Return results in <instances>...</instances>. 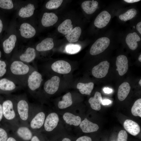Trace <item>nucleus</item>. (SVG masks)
Returning a JSON list of instances; mask_svg holds the SVG:
<instances>
[{
    "label": "nucleus",
    "mask_w": 141,
    "mask_h": 141,
    "mask_svg": "<svg viewBox=\"0 0 141 141\" xmlns=\"http://www.w3.org/2000/svg\"><path fill=\"white\" fill-rule=\"evenodd\" d=\"M73 26L71 20L69 19H67L60 25L58 27V30L59 32L66 35L69 33L73 29Z\"/></svg>",
    "instance_id": "obj_28"
},
{
    "label": "nucleus",
    "mask_w": 141,
    "mask_h": 141,
    "mask_svg": "<svg viewBox=\"0 0 141 141\" xmlns=\"http://www.w3.org/2000/svg\"><path fill=\"white\" fill-rule=\"evenodd\" d=\"M16 132L19 137L26 141L31 140L33 136L31 128L26 126H20L16 129Z\"/></svg>",
    "instance_id": "obj_17"
},
{
    "label": "nucleus",
    "mask_w": 141,
    "mask_h": 141,
    "mask_svg": "<svg viewBox=\"0 0 141 141\" xmlns=\"http://www.w3.org/2000/svg\"><path fill=\"white\" fill-rule=\"evenodd\" d=\"M51 68L54 71L61 74L68 73L71 70L70 64L63 60H58L52 64Z\"/></svg>",
    "instance_id": "obj_9"
},
{
    "label": "nucleus",
    "mask_w": 141,
    "mask_h": 141,
    "mask_svg": "<svg viewBox=\"0 0 141 141\" xmlns=\"http://www.w3.org/2000/svg\"><path fill=\"white\" fill-rule=\"evenodd\" d=\"M20 30L21 36L26 38L33 37L36 33L35 28L30 24L27 23L21 24Z\"/></svg>",
    "instance_id": "obj_16"
},
{
    "label": "nucleus",
    "mask_w": 141,
    "mask_h": 141,
    "mask_svg": "<svg viewBox=\"0 0 141 141\" xmlns=\"http://www.w3.org/2000/svg\"><path fill=\"white\" fill-rule=\"evenodd\" d=\"M3 27V24L2 21L0 19V33L1 32Z\"/></svg>",
    "instance_id": "obj_48"
},
{
    "label": "nucleus",
    "mask_w": 141,
    "mask_h": 141,
    "mask_svg": "<svg viewBox=\"0 0 141 141\" xmlns=\"http://www.w3.org/2000/svg\"><path fill=\"white\" fill-rule=\"evenodd\" d=\"M63 118L66 123L70 125L78 126L80 125L81 122L80 117L68 112L64 114Z\"/></svg>",
    "instance_id": "obj_26"
},
{
    "label": "nucleus",
    "mask_w": 141,
    "mask_h": 141,
    "mask_svg": "<svg viewBox=\"0 0 141 141\" xmlns=\"http://www.w3.org/2000/svg\"><path fill=\"white\" fill-rule=\"evenodd\" d=\"M127 138L126 132L124 130H121L118 133L117 141H127Z\"/></svg>",
    "instance_id": "obj_38"
},
{
    "label": "nucleus",
    "mask_w": 141,
    "mask_h": 141,
    "mask_svg": "<svg viewBox=\"0 0 141 141\" xmlns=\"http://www.w3.org/2000/svg\"><path fill=\"white\" fill-rule=\"evenodd\" d=\"M133 115L141 117V99L137 100L134 103L131 109Z\"/></svg>",
    "instance_id": "obj_33"
},
{
    "label": "nucleus",
    "mask_w": 141,
    "mask_h": 141,
    "mask_svg": "<svg viewBox=\"0 0 141 141\" xmlns=\"http://www.w3.org/2000/svg\"><path fill=\"white\" fill-rule=\"evenodd\" d=\"M34 10V5L29 3L25 7L21 8L19 11L18 14L22 18L29 17L33 14Z\"/></svg>",
    "instance_id": "obj_29"
},
{
    "label": "nucleus",
    "mask_w": 141,
    "mask_h": 141,
    "mask_svg": "<svg viewBox=\"0 0 141 141\" xmlns=\"http://www.w3.org/2000/svg\"><path fill=\"white\" fill-rule=\"evenodd\" d=\"M63 1L62 0H50L46 4L45 7L49 9H57L60 6Z\"/></svg>",
    "instance_id": "obj_35"
},
{
    "label": "nucleus",
    "mask_w": 141,
    "mask_h": 141,
    "mask_svg": "<svg viewBox=\"0 0 141 141\" xmlns=\"http://www.w3.org/2000/svg\"><path fill=\"white\" fill-rule=\"evenodd\" d=\"M76 141H92V140L90 137L84 136L78 138Z\"/></svg>",
    "instance_id": "obj_40"
},
{
    "label": "nucleus",
    "mask_w": 141,
    "mask_h": 141,
    "mask_svg": "<svg viewBox=\"0 0 141 141\" xmlns=\"http://www.w3.org/2000/svg\"><path fill=\"white\" fill-rule=\"evenodd\" d=\"M16 39V36L12 34L3 42V46L5 53L9 54L11 52L15 47Z\"/></svg>",
    "instance_id": "obj_20"
},
{
    "label": "nucleus",
    "mask_w": 141,
    "mask_h": 141,
    "mask_svg": "<svg viewBox=\"0 0 141 141\" xmlns=\"http://www.w3.org/2000/svg\"><path fill=\"white\" fill-rule=\"evenodd\" d=\"M81 28L79 27H76L70 32L65 36L67 40L70 43L77 42L81 34Z\"/></svg>",
    "instance_id": "obj_27"
},
{
    "label": "nucleus",
    "mask_w": 141,
    "mask_h": 141,
    "mask_svg": "<svg viewBox=\"0 0 141 141\" xmlns=\"http://www.w3.org/2000/svg\"><path fill=\"white\" fill-rule=\"evenodd\" d=\"M137 13L136 9L132 8L128 10L124 13L120 15L119 17L121 20L126 21L134 17Z\"/></svg>",
    "instance_id": "obj_32"
},
{
    "label": "nucleus",
    "mask_w": 141,
    "mask_h": 141,
    "mask_svg": "<svg viewBox=\"0 0 141 141\" xmlns=\"http://www.w3.org/2000/svg\"><path fill=\"white\" fill-rule=\"evenodd\" d=\"M111 18V15L108 12L103 11L97 16L95 20L94 24L98 28H102L108 24Z\"/></svg>",
    "instance_id": "obj_12"
},
{
    "label": "nucleus",
    "mask_w": 141,
    "mask_h": 141,
    "mask_svg": "<svg viewBox=\"0 0 141 141\" xmlns=\"http://www.w3.org/2000/svg\"><path fill=\"white\" fill-rule=\"evenodd\" d=\"M43 80L41 74L35 69L29 74L27 81V86L33 92L39 88Z\"/></svg>",
    "instance_id": "obj_4"
},
{
    "label": "nucleus",
    "mask_w": 141,
    "mask_h": 141,
    "mask_svg": "<svg viewBox=\"0 0 141 141\" xmlns=\"http://www.w3.org/2000/svg\"><path fill=\"white\" fill-rule=\"evenodd\" d=\"M103 90L105 93L108 94L111 93L113 91L112 89L108 87H105Z\"/></svg>",
    "instance_id": "obj_43"
},
{
    "label": "nucleus",
    "mask_w": 141,
    "mask_h": 141,
    "mask_svg": "<svg viewBox=\"0 0 141 141\" xmlns=\"http://www.w3.org/2000/svg\"><path fill=\"white\" fill-rule=\"evenodd\" d=\"M110 43L109 39L106 37L98 39L91 46L90 51V54L95 55L102 52L108 47Z\"/></svg>",
    "instance_id": "obj_5"
},
{
    "label": "nucleus",
    "mask_w": 141,
    "mask_h": 141,
    "mask_svg": "<svg viewBox=\"0 0 141 141\" xmlns=\"http://www.w3.org/2000/svg\"><path fill=\"white\" fill-rule=\"evenodd\" d=\"M45 115L43 112L38 113L33 117L30 123L31 129L35 130L40 128L44 124Z\"/></svg>",
    "instance_id": "obj_14"
},
{
    "label": "nucleus",
    "mask_w": 141,
    "mask_h": 141,
    "mask_svg": "<svg viewBox=\"0 0 141 141\" xmlns=\"http://www.w3.org/2000/svg\"><path fill=\"white\" fill-rule=\"evenodd\" d=\"M8 138L7 132L3 127L0 126V141H7Z\"/></svg>",
    "instance_id": "obj_39"
},
{
    "label": "nucleus",
    "mask_w": 141,
    "mask_h": 141,
    "mask_svg": "<svg viewBox=\"0 0 141 141\" xmlns=\"http://www.w3.org/2000/svg\"><path fill=\"white\" fill-rule=\"evenodd\" d=\"M124 1L128 3H132L134 2H139L140 1V0H124Z\"/></svg>",
    "instance_id": "obj_46"
},
{
    "label": "nucleus",
    "mask_w": 141,
    "mask_h": 141,
    "mask_svg": "<svg viewBox=\"0 0 141 141\" xmlns=\"http://www.w3.org/2000/svg\"><path fill=\"white\" fill-rule=\"evenodd\" d=\"M138 60L140 62H141V55H140L138 57Z\"/></svg>",
    "instance_id": "obj_50"
},
{
    "label": "nucleus",
    "mask_w": 141,
    "mask_h": 141,
    "mask_svg": "<svg viewBox=\"0 0 141 141\" xmlns=\"http://www.w3.org/2000/svg\"><path fill=\"white\" fill-rule=\"evenodd\" d=\"M72 103L71 94L68 92L63 96L62 100L58 102V107L61 109L65 108L71 105Z\"/></svg>",
    "instance_id": "obj_31"
},
{
    "label": "nucleus",
    "mask_w": 141,
    "mask_h": 141,
    "mask_svg": "<svg viewBox=\"0 0 141 141\" xmlns=\"http://www.w3.org/2000/svg\"><path fill=\"white\" fill-rule=\"evenodd\" d=\"M101 94L98 91L96 92L93 97L89 99V102L91 108L96 110H99L101 108V104L102 101Z\"/></svg>",
    "instance_id": "obj_22"
},
{
    "label": "nucleus",
    "mask_w": 141,
    "mask_h": 141,
    "mask_svg": "<svg viewBox=\"0 0 141 141\" xmlns=\"http://www.w3.org/2000/svg\"><path fill=\"white\" fill-rule=\"evenodd\" d=\"M125 130L131 134L136 136L140 131V128L138 124L135 122L131 120L127 119L123 124Z\"/></svg>",
    "instance_id": "obj_15"
},
{
    "label": "nucleus",
    "mask_w": 141,
    "mask_h": 141,
    "mask_svg": "<svg viewBox=\"0 0 141 141\" xmlns=\"http://www.w3.org/2000/svg\"><path fill=\"white\" fill-rule=\"evenodd\" d=\"M94 86L93 82L87 83H79L77 84V87L81 94L89 95L93 88Z\"/></svg>",
    "instance_id": "obj_30"
},
{
    "label": "nucleus",
    "mask_w": 141,
    "mask_h": 141,
    "mask_svg": "<svg viewBox=\"0 0 141 141\" xmlns=\"http://www.w3.org/2000/svg\"><path fill=\"white\" fill-rule=\"evenodd\" d=\"M1 56V52L0 50V58Z\"/></svg>",
    "instance_id": "obj_52"
},
{
    "label": "nucleus",
    "mask_w": 141,
    "mask_h": 141,
    "mask_svg": "<svg viewBox=\"0 0 141 141\" xmlns=\"http://www.w3.org/2000/svg\"><path fill=\"white\" fill-rule=\"evenodd\" d=\"M141 39L138 34L135 32L130 33L127 35L126 38V42L129 48L131 50H134L138 46L137 42Z\"/></svg>",
    "instance_id": "obj_21"
},
{
    "label": "nucleus",
    "mask_w": 141,
    "mask_h": 141,
    "mask_svg": "<svg viewBox=\"0 0 141 141\" xmlns=\"http://www.w3.org/2000/svg\"><path fill=\"white\" fill-rule=\"evenodd\" d=\"M111 103V101L108 99H105L102 100V104L103 105H109Z\"/></svg>",
    "instance_id": "obj_42"
},
{
    "label": "nucleus",
    "mask_w": 141,
    "mask_h": 141,
    "mask_svg": "<svg viewBox=\"0 0 141 141\" xmlns=\"http://www.w3.org/2000/svg\"><path fill=\"white\" fill-rule=\"evenodd\" d=\"M60 79L57 76H54L47 80L44 83L43 88L47 94L52 95L58 90L59 86Z\"/></svg>",
    "instance_id": "obj_8"
},
{
    "label": "nucleus",
    "mask_w": 141,
    "mask_h": 141,
    "mask_svg": "<svg viewBox=\"0 0 141 141\" xmlns=\"http://www.w3.org/2000/svg\"><path fill=\"white\" fill-rule=\"evenodd\" d=\"M58 20L56 15L53 13H45L43 14L41 20L42 25L45 27L53 26Z\"/></svg>",
    "instance_id": "obj_18"
},
{
    "label": "nucleus",
    "mask_w": 141,
    "mask_h": 141,
    "mask_svg": "<svg viewBox=\"0 0 141 141\" xmlns=\"http://www.w3.org/2000/svg\"><path fill=\"white\" fill-rule=\"evenodd\" d=\"M35 69L28 63L13 60L8 63L7 73L4 76L17 85L25 87L30 74Z\"/></svg>",
    "instance_id": "obj_1"
},
{
    "label": "nucleus",
    "mask_w": 141,
    "mask_h": 141,
    "mask_svg": "<svg viewBox=\"0 0 141 141\" xmlns=\"http://www.w3.org/2000/svg\"><path fill=\"white\" fill-rule=\"evenodd\" d=\"M17 115L21 121L27 122L29 118V104L26 96H20L14 98Z\"/></svg>",
    "instance_id": "obj_2"
},
{
    "label": "nucleus",
    "mask_w": 141,
    "mask_h": 141,
    "mask_svg": "<svg viewBox=\"0 0 141 141\" xmlns=\"http://www.w3.org/2000/svg\"><path fill=\"white\" fill-rule=\"evenodd\" d=\"M3 118L7 121L13 122L16 119V101L14 98H8L3 101Z\"/></svg>",
    "instance_id": "obj_3"
},
{
    "label": "nucleus",
    "mask_w": 141,
    "mask_h": 141,
    "mask_svg": "<svg viewBox=\"0 0 141 141\" xmlns=\"http://www.w3.org/2000/svg\"><path fill=\"white\" fill-rule=\"evenodd\" d=\"M81 48V46L79 44H69L66 46L65 50L68 53L74 54L78 52Z\"/></svg>",
    "instance_id": "obj_34"
},
{
    "label": "nucleus",
    "mask_w": 141,
    "mask_h": 141,
    "mask_svg": "<svg viewBox=\"0 0 141 141\" xmlns=\"http://www.w3.org/2000/svg\"><path fill=\"white\" fill-rule=\"evenodd\" d=\"M130 89L131 87L128 83H122L118 89L117 95L118 99L121 101L124 100L129 93Z\"/></svg>",
    "instance_id": "obj_25"
},
{
    "label": "nucleus",
    "mask_w": 141,
    "mask_h": 141,
    "mask_svg": "<svg viewBox=\"0 0 141 141\" xmlns=\"http://www.w3.org/2000/svg\"><path fill=\"white\" fill-rule=\"evenodd\" d=\"M3 101L0 98V122L3 118V114L2 106Z\"/></svg>",
    "instance_id": "obj_41"
},
{
    "label": "nucleus",
    "mask_w": 141,
    "mask_h": 141,
    "mask_svg": "<svg viewBox=\"0 0 141 141\" xmlns=\"http://www.w3.org/2000/svg\"><path fill=\"white\" fill-rule=\"evenodd\" d=\"M59 120L57 114L55 113L50 114L45 120L44 126L45 130L48 132L52 131L56 127Z\"/></svg>",
    "instance_id": "obj_10"
},
{
    "label": "nucleus",
    "mask_w": 141,
    "mask_h": 141,
    "mask_svg": "<svg viewBox=\"0 0 141 141\" xmlns=\"http://www.w3.org/2000/svg\"><path fill=\"white\" fill-rule=\"evenodd\" d=\"M54 45L53 39L51 38H46L37 45L36 49L38 51H46L51 49Z\"/></svg>",
    "instance_id": "obj_24"
},
{
    "label": "nucleus",
    "mask_w": 141,
    "mask_h": 141,
    "mask_svg": "<svg viewBox=\"0 0 141 141\" xmlns=\"http://www.w3.org/2000/svg\"><path fill=\"white\" fill-rule=\"evenodd\" d=\"M19 86L13 81L5 77L0 79V93H8L16 90Z\"/></svg>",
    "instance_id": "obj_6"
},
{
    "label": "nucleus",
    "mask_w": 141,
    "mask_h": 141,
    "mask_svg": "<svg viewBox=\"0 0 141 141\" xmlns=\"http://www.w3.org/2000/svg\"><path fill=\"white\" fill-rule=\"evenodd\" d=\"M7 141H17V140L14 137H8Z\"/></svg>",
    "instance_id": "obj_47"
},
{
    "label": "nucleus",
    "mask_w": 141,
    "mask_h": 141,
    "mask_svg": "<svg viewBox=\"0 0 141 141\" xmlns=\"http://www.w3.org/2000/svg\"><path fill=\"white\" fill-rule=\"evenodd\" d=\"M31 141H40L36 135L33 136L31 139Z\"/></svg>",
    "instance_id": "obj_45"
},
{
    "label": "nucleus",
    "mask_w": 141,
    "mask_h": 141,
    "mask_svg": "<svg viewBox=\"0 0 141 141\" xmlns=\"http://www.w3.org/2000/svg\"><path fill=\"white\" fill-rule=\"evenodd\" d=\"M0 7L2 8L10 9L13 7V3L11 0H0Z\"/></svg>",
    "instance_id": "obj_37"
},
{
    "label": "nucleus",
    "mask_w": 141,
    "mask_h": 141,
    "mask_svg": "<svg viewBox=\"0 0 141 141\" xmlns=\"http://www.w3.org/2000/svg\"><path fill=\"white\" fill-rule=\"evenodd\" d=\"M109 67V63L107 61L102 62L93 68L92 74L96 78H103L108 73Z\"/></svg>",
    "instance_id": "obj_7"
},
{
    "label": "nucleus",
    "mask_w": 141,
    "mask_h": 141,
    "mask_svg": "<svg viewBox=\"0 0 141 141\" xmlns=\"http://www.w3.org/2000/svg\"><path fill=\"white\" fill-rule=\"evenodd\" d=\"M36 56V52L35 49L28 47L23 53L19 55L18 58L16 60L29 63L34 60Z\"/></svg>",
    "instance_id": "obj_13"
},
{
    "label": "nucleus",
    "mask_w": 141,
    "mask_h": 141,
    "mask_svg": "<svg viewBox=\"0 0 141 141\" xmlns=\"http://www.w3.org/2000/svg\"><path fill=\"white\" fill-rule=\"evenodd\" d=\"M139 84L140 86H141V79H140L139 82Z\"/></svg>",
    "instance_id": "obj_51"
},
{
    "label": "nucleus",
    "mask_w": 141,
    "mask_h": 141,
    "mask_svg": "<svg viewBox=\"0 0 141 141\" xmlns=\"http://www.w3.org/2000/svg\"><path fill=\"white\" fill-rule=\"evenodd\" d=\"M8 63L0 59V79L5 76L7 71Z\"/></svg>",
    "instance_id": "obj_36"
},
{
    "label": "nucleus",
    "mask_w": 141,
    "mask_h": 141,
    "mask_svg": "<svg viewBox=\"0 0 141 141\" xmlns=\"http://www.w3.org/2000/svg\"><path fill=\"white\" fill-rule=\"evenodd\" d=\"M62 141H71V140L69 139L65 138L63 139Z\"/></svg>",
    "instance_id": "obj_49"
},
{
    "label": "nucleus",
    "mask_w": 141,
    "mask_h": 141,
    "mask_svg": "<svg viewBox=\"0 0 141 141\" xmlns=\"http://www.w3.org/2000/svg\"><path fill=\"white\" fill-rule=\"evenodd\" d=\"M98 3L94 0L84 2L82 3L81 7L83 10L87 14H91L93 13L97 9Z\"/></svg>",
    "instance_id": "obj_23"
},
{
    "label": "nucleus",
    "mask_w": 141,
    "mask_h": 141,
    "mask_svg": "<svg viewBox=\"0 0 141 141\" xmlns=\"http://www.w3.org/2000/svg\"><path fill=\"white\" fill-rule=\"evenodd\" d=\"M141 22H138L136 25V28L140 34H141Z\"/></svg>",
    "instance_id": "obj_44"
},
{
    "label": "nucleus",
    "mask_w": 141,
    "mask_h": 141,
    "mask_svg": "<svg viewBox=\"0 0 141 141\" xmlns=\"http://www.w3.org/2000/svg\"><path fill=\"white\" fill-rule=\"evenodd\" d=\"M128 62L127 58L125 55H120L117 57L116 70L119 75L122 76L127 72L128 68Z\"/></svg>",
    "instance_id": "obj_11"
},
{
    "label": "nucleus",
    "mask_w": 141,
    "mask_h": 141,
    "mask_svg": "<svg viewBox=\"0 0 141 141\" xmlns=\"http://www.w3.org/2000/svg\"><path fill=\"white\" fill-rule=\"evenodd\" d=\"M79 125L82 131L85 133L96 131L99 128L97 124L90 121L86 118L82 121Z\"/></svg>",
    "instance_id": "obj_19"
}]
</instances>
